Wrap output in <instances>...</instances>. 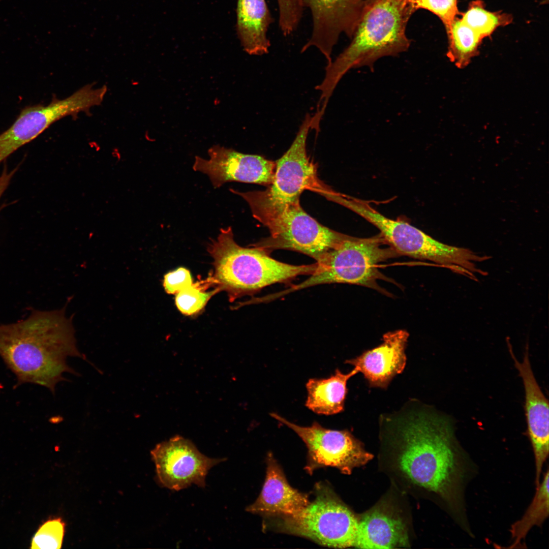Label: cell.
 I'll return each mask as SVG.
<instances>
[{"mask_svg": "<svg viewBox=\"0 0 549 549\" xmlns=\"http://www.w3.org/2000/svg\"><path fill=\"white\" fill-rule=\"evenodd\" d=\"M448 43L447 55L456 65H467L475 56L483 39L456 17L446 30Z\"/></svg>", "mask_w": 549, "mask_h": 549, "instance_id": "obj_22", "label": "cell"}, {"mask_svg": "<svg viewBox=\"0 0 549 549\" xmlns=\"http://www.w3.org/2000/svg\"><path fill=\"white\" fill-rule=\"evenodd\" d=\"M266 464L261 491L246 510L272 517L293 515L306 507L310 502L309 496L291 486L282 468L271 453L267 455Z\"/></svg>", "mask_w": 549, "mask_h": 549, "instance_id": "obj_17", "label": "cell"}, {"mask_svg": "<svg viewBox=\"0 0 549 549\" xmlns=\"http://www.w3.org/2000/svg\"><path fill=\"white\" fill-rule=\"evenodd\" d=\"M413 13L404 0H377L367 5L351 43L327 65L323 80L316 87L321 94L319 103L327 106L339 82L351 69L372 68L381 57L406 51L410 45L406 28Z\"/></svg>", "mask_w": 549, "mask_h": 549, "instance_id": "obj_3", "label": "cell"}, {"mask_svg": "<svg viewBox=\"0 0 549 549\" xmlns=\"http://www.w3.org/2000/svg\"><path fill=\"white\" fill-rule=\"evenodd\" d=\"M408 337L409 333L405 330L387 332L383 335L381 345L346 363L361 373L371 386L385 388L405 367Z\"/></svg>", "mask_w": 549, "mask_h": 549, "instance_id": "obj_16", "label": "cell"}, {"mask_svg": "<svg viewBox=\"0 0 549 549\" xmlns=\"http://www.w3.org/2000/svg\"><path fill=\"white\" fill-rule=\"evenodd\" d=\"M230 227L221 228L207 250L213 258L214 271L207 280L210 286L226 291L230 301L252 295L263 288L288 282L300 275H310L314 264L295 265L277 260L269 252L251 245L242 247L234 240Z\"/></svg>", "mask_w": 549, "mask_h": 549, "instance_id": "obj_4", "label": "cell"}, {"mask_svg": "<svg viewBox=\"0 0 549 549\" xmlns=\"http://www.w3.org/2000/svg\"><path fill=\"white\" fill-rule=\"evenodd\" d=\"M210 287L207 280L192 283L181 289L176 294L175 303L178 310L184 314L192 315L198 313L207 303L209 299L219 290L214 289L207 291Z\"/></svg>", "mask_w": 549, "mask_h": 549, "instance_id": "obj_24", "label": "cell"}, {"mask_svg": "<svg viewBox=\"0 0 549 549\" xmlns=\"http://www.w3.org/2000/svg\"><path fill=\"white\" fill-rule=\"evenodd\" d=\"M65 524L60 517H52L38 528L31 541L32 548L58 549L62 547Z\"/></svg>", "mask_w": 549, "mask_h": 549, "instance_id": "obj_25", "label": "cell"}, {"mask_svg": "<svg viewBox=\"0 0 549 549\" xmlns=\"http://www.w3.org/2000/svg\"><path fill=\"white\" fill-rule=\"evenodd\" d=\"M279 13L282 16H289L298 12L301 8L300 0H277Z\"/></svg>", "mask_w": 549, "mask_h": 549, "instance_id": "obj_28", "label": "cell"}, {"mask_svg": "<svg viewBox=\"0 0 549 549\" xmlns=\"http://www.w3.org/2000/svg\"><path fill=\"white\" fill-rule=\"evenodd\" d=\"M270 415L293 430L304 443L308 449L306 469L309 473L317 468L331 467L350 474L354 468L365 465L373 458L348 431L326 429L317 422L300 426L277 413Z\"/></svg>", "mask_w": 549, "mask_h": 549, "instance_id": "obj_10", "label": "cell"}, {"mask_svg": "<svg viewBox=\"0 0 549 549\" xmlns=\"http://www.w3.org/2000/svg\"><path fill=\"white\" fill-rule=\"evenodd\" d=\"M105 95L103 88L88 84L65 99L53 98L47 105L25 107L11 127L0 134V164L56 121L100 105Z\"/></svg>", "mask_w": 549, "mask_h": 549, "instance_id": "obj_9", "label": "cell"}, {"mask_svg": "<svg viewBox=\"0 0 549 549\" xmlns=\"http://www.w3.org/2000/svg\"><path fill=\"white\" fill-rule=\"evenodd\" d=\"M193 283L190 272L181 267L170 272L164 277L163 285L167 293L176 294L181 289Z\"/></svg>", "mask_w": 549, "mask_h": 549, "instance_id": "obj_27", "label": "cell"}, {"mask_svg": "<svg viewBox=\"0 0 549 549\" xmlns=\"http://www.w3.org/2000/svg\"><path fill=\"white\" fill-rule=\"evenodd\" d=\"M379 233L368 238L351 236L327 252L318 262L309 278L288 289L271 294L275 300L289 293L316 285L346 283L377 287V280L383 278L380 263L398 254Z\"/></svg>", "mask_w": 549, "mask_h": 549, "instance_id": "obj_7", "label": "cell"}, {"mask_svg": "<svg viewBox=\"0 0 549 549\" xmlns=\"http://www.w3.org/2000/svg\"><path fill=\"white\" fill-rule=\"evenodd\" d=\"M332 200L374 225L398 255L433 261L463 274L465 270L476 272L474 262L483 260L468 249L442 243L407 222L386 217L365 201L339 192Z\"/></svg>", "mask_w": 549, "mask_h": 549, "instance_id": "obj_6", "label": "cell"}, {"mask_svg": "<svg viewBox=\"0 0 549 549\" xmlns=\"http://www.w3.org/2000/svg\"><path fill=\"white\" fill-rule=\"evenodd\" d=\"M273 21L265 0H237L236 30L243 50L261 55L269 51L268 29Z\"/></svg>", "mask_w": 549, "mask_h": 549, "instance_id": "obj_19", "label": "cell"}, {"mask_svg": "<svg viewBox=\"0 0 549 549\" xmlns=\"http://www.w3.org/2000/svg\"><path fill=\"white\" fill-rule=\"evenodd\" d=\"M376 1L377 0H364L367 5L371 4Z\"/></svg>", "mask_w": 549, "mask_h": 549, "instance_id": "obj_29", "label": "cell"}, {"mask_svg": "<svg viewBox=\"0 0 549 549\" xmlns=\"http://www.w3.org/2000/svg\"><path fill=\"white\" fill-rule=\"evenodd\" d=\"M70 300L62 309L33 310L25 319L0 324V356L15 375V387L35 384L54 393L65 373L78 375L67 362L69 357L86 359L77 347L74 315H66Z\"/></svg>", "mask_w": 549, "mask_h": 549, "instance_id": "obj_2", "label": "cell"}, {"mask_svg": "<svg viewBox=\"0 0 549 549\" xmlns=\"http://www.w3.org/2000/svg\"><path fill=\"white\" fill-rule=\"evenodd\" d=\"M409 545L406 521L386 504L377 505L359 517L355 547L393 548Z\"/></svg>", "mask_w": 549, "mask_h": 549, "instance_id": "obj_18", "label": "cell"}, {"mask_svg": "<svg viewBox=\"0 0 549 549\" xmlns=\"http://www.w3.org/2000/svg\"><path fill=\"white\" fill-rule=\"evenodd\" d=\"M358 372L353 369L345 374L337 369L326 378H311L306 384V406L318 414L330 415L344 410L348 380Z\"/></svg>", "mask_w": 549, "mask_h": 549, "instance_id": "obj_20", "label": "cell"}, {"mask_svg": "<svg viewBox=\"0 0 549 549\" xmlns=\"http://www.w3.org/2000/svg\"><path fill=\"white\" fill-rule=\"evenodd\" d=\"M1 208H0V211H1Z\"/></svg>", "mask_w": 549, "mask_h": 549, "instance_id": "obj_30", "label": "cell"}, {"mask_svg": "<svg viewBox=\"0 0 549 549\" xmlns=\"http://www.w3.org/2000/svg\"><path fill=\"white\" fill-rule=\"evenodd\" d=\"M308 8L313 22L310 38L301 52L311 47L324 55L327 65L332 62L331 53L341 34L352 38L360 17L367 6L364 0H300Z\"/></svg>", "mask_w": 549, "mask_h": 549, "instance_id": "obj_13", "label": "cell"}, {"mask_svg": "<svg viewBox=\"0 0 549 549\" xmlns=\"http://www.w3.org/2000/svg\"><path fill=\"white\" fill-rule=\"evenodd\" d=\"M315 498L299 512L270 517V525L278 531L311 539L321 545L337 548L356 547L359 517L327 484L314 489Z\"/></svg>", "mask_w": 549, "mask_h": 549, "instance_id": "obj_8", "label": "cell"}, {"mask_svg": "<svg viewBox=\"0 0 549 549\" xmlns=\"http://www.w3.org/2000/svg\"><path fill=\"white\" fill-rule=\"evenodd\" d=\"M314 115L307 114L289 149L277 161L272 181L260 193L265 197L282 201L299 199L301 194L310 190L322 195L329 188L321 180L316 165L307 151V140L311 129H315Z\"/></svg>", "mask_w": 549, "mask_h": 549, "instance_id": "obj_11", "label": "cell"}, {"mask_svg": "<svg viewBox=\"0 0 549 549\" xmlns=\"http://www.w3.org/2000/svg\"><path fill=\"white\" fill-rule=\"evenodd\" d=\"M510 354L521 376L525 393V413L528 432L535 462L536 488L540 484L543 465L549 452V410L548 401L543 393L532 370L527 345L523 359L520 362L507 341Z\"/></svg>", "mask_w": 549, "mask_h": 549, "instance_id": "obj_15", "label": "cell"}, {"mask_svg": "<svg viewBox=\"0 0 549 549\" xmlns=\"http://www.w3.org/2000/svg\"><path fill=\"white\" fill-rule=\"evenodd\" d=\"M150 454L158 483L176 491L193 484L204 487L209 470L225 460L206 456L192 441L178 435L158 444Z\"/></svg>", "mask_w": 549, "mask_h": 549, "instance_id": "obj_12", "label": "cell"}, {"mask_svg": "<svg viewBox=\"0 0 549 549\" xmlns=\"http://www.w3.org/2000/svg\"><path fill=\"white\" fill-rule=\"evenodd\" d=\"M208 160L196 156L193 169L206 174L215 188L237 181L268 186L273 179L276 162L220 145L208 150Z\"/></svg>", "mask_w": 549, "mask_h": 549, "instance_id": "obj_14", "label": "cell"}, {"mask_svg": "<svg viewBox=\"0 0 549 549\" xmlns=\"http://www.w3.org/2000/svg\"><path fill=\"white\" fill-rule=\"evenodd\" d=\"M401 419L389 442L395 472L411 487L439 498L467 530L464 491L472 467L450 420L431 412Z\"/></svg>", "mask_w": 549, "mask_h": 549, "instance_id": "obj_1", "label": "cell"}, {"mask_svg": "<svg viewBox=\"0 0 549 549\" xmlns=\"http://www.w3.org/2000/svg\"><path fill=\"white\" fill-rule=\"evenodd\" d=\"M548 470L537 487L533 499L523 517L511 525L510 531L513 542L510 548H516L522 543L531 528L540 527L548 516Z\"/></svg>", "mask_w": 549, "mask_h": 549, "instance_id": "obj_21", "label": "cell"}, {"mask_svg": "<svg viewBox=\"0 0 549 549\" xmlns=\"http://www.w3.org/2000/svg\"><path fill=\"white\" fill-rule=\"evenodd\" d=\"M404 1L413 13L422 9L437 16L442 22L446 30L460 13L458 8V0Z\"/></svg>", "mask_w": 549, "mask_h": 549, "instance_id": "obj_26", "label": "cell"}, {"mask_svg": "<svg viewBox=\"0 0 549 549\" xmlns=\"http://www.w3.org/2000/svg\"><path fill=\"white\" fill-rule=\"evenodd\" d=\"M460 15L462 21L483 39L490 37L498 27L509 25L513 20L512 15L508 13L486 10L482 0L472 1L467 10Z\"/></svg>", "mask_w": 549, "mask_h": 549, "instance_id": "obj_23", "label": "cell"}, {"mask_svg": "<svg viewBox=\"0 0 549 549\" xmlns=\"http://www.w3.org/2000/svg\"><path fill=\"white\" fill-rule=\"evenodd\" d=\"M230 191L247 201L253 216L268 229L269 236L252 245L268 252L291 250L318 262L349 236L319 223L303 209L299 199L282 201L265 197L260 191Z\"/></svg>", "mask_w": 549, "mask_h": 549, "instance_id": "obj_5", "label": "cell"}]
</instances>
